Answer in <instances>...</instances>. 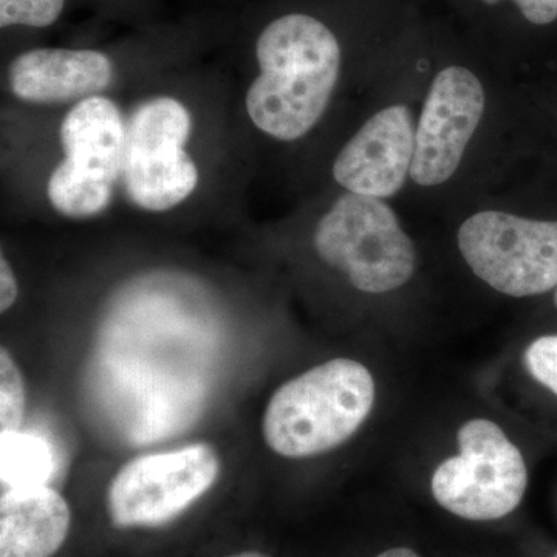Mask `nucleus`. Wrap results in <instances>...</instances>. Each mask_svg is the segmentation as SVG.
<instances>
[{"instance_id":"obj_1","label":"nucleus","mask_w":557,"mask_h":557,"mask_svg":"<svg viewBox=\"0 0 557 557\" xmlns=\"http://www.w3.org/2000/svg\"><path fill=\"white\" fill-rule=\"evenodd\" d=\"M259 75L245 95L256 129L296 141L327 110L341 73V47L324 22L304 13L271 21L256 40Z\"/></svg>"},{"instance_id":"obj_2","label":"nucleus","mask_w":557,"mask_h":557,"mask_svg":"<svg viewBox=\"0 0 557 557\" xmlns=\"http://www.w3.org/2000/svg\"><path fill=\"white\" fill-rule=\"evenodd\" d=\"M373 403L372 373L355 359H332L271 395L263 413V438L282 457L318 456L354 437Z\"/></svg>"},{"instance_id":"obj_3","label":"nucleus","mask_w":557,"mask_h":557,"mask_svg":"<svg viewBox=\"0 0 557 557\" xmlns=\"http://www.w3.org/2000/svg\"><path fill=\"white\" fill-rule=\"evenodd\" d=\"M127 120L104 95L73 104L60 126L64 159L47 182V199L67 219L97 218L108 211L123 172Z\"/></svg>"},{"instance_id":"obj_4","label":"nucleus","mask_w":557,"mask_h":557,"mask_svg":"<svg viewBox=\"0 0 557 557\" xmlns=\"http://www.w3.org/2000/svg\"><path fill=\"white\" fill-rule=\"evenodd\" d=\"M193 115L185 102L159 95L139 102L127 119L121 188L132 207L160 214L196 193L200 171L188 146Z\"/></svg>"},{"instance_id":"obj_5","label":"nucleus","mask_w":557,"mask_h":557,"mask_svg":"<svg viewBox=\"0 0 557 557\" xmlns=\"http://www.w3.org/2000/svg\"><path fill=\"white\" fill-rule=\"evenodd\" d=\"M319 258L343 271L359 292H392L416 270V249L395 212L381 199L343 194L319 219L313 236Z\"/></svg>"},{"instance_id":"obj_6","label":"nucleus","mask_w":557,"mask_h":557,"mask_svg":"<svg viewBox=\"0 0 557 557\" xmlns=\"http://www.w3.org/2000/svg\"><path fill=\"white\" fill-rule=\"evenodd\" d=\"M460 456L443 461L432 475V494L458 518L496 520L515 511L525 496L522 453L494 421H468L457 434Z\"/></svg>"},{"instance_id":"obj_7","label":"nucleus","mask_w":557,"mask_h":557,"mask_svg":"<svg viewBox=\"0 0 557 557\" xmlns=\"http://www.w3.org/2000/svg\"><path fill=\"white\" fill-rule=\"evenodd\" d=\"M219 475L220 457L208 443L134 458L110 480V522L123 530L166 525L203 497Z\"/></svg>"},{"instance_id":"obj_8","label":"nucleus","mask_w":557,"mask_h":557,"mask_svg":"<svg viewBox=\"0 0 557 557\" xmlns=\"http://www.w3.org/2000/svg\"><path fill=\"white\" fill-rule=\"evenodd\" d=\"M458 248L475 276L512 298L557 287V222L482 211L458 230Z\"/></svg>"},{"instance_id":"obj_9","label":"nucleus","mask_w":557,"mask_h":557,"mask_svg":"<svg viewBox=\"0 0 557 557\" xmlns=\"http://www.w3.org/2000/svg\"><path fill=\"white\" fill-rule=\"evenodd\" d=\"M485 90L471 70L448 67L435 76L416 131L410 177L420 186L448 182L485 112Z\"/></svg>"},{"instance_id":"obj_10","label":"nucleus","mask_w":557,"mask_h":557,"mask_svg":"<svg viewBox=\"0 0 557 557\" xmlns=\"http://www.w3.org/2000/svg\"><path fill=\"white\" fill-rule=\"evenodd\" d=\"M416 127L406 106L375 113L341 149L333 178L347 193L386 199L405 185L412 168Z\"/></svg>"},{"instance_id":"obj_11","label":"nucleus","mask_w":557,"mask_h":557,"mask_svg":"<svg viewBox=\"0 0 557 557\" xmlns=\"http://www.w3.org/2000/svg\"><path fill=\"white\" fill-rule=\"evenodd\" d=\"M115 65L104 51L42 47L17 54L7 70L11 94L28 104H64L101 95Z\"/></svg>"},{"instance_id":"obj_12","label":"nucleus","mask_w":557,"mask_h":557,"mask_svg":"<svg viewBox=\"0 0 557 557\" xmlns=\"http://www.w3.org/2000/svg\"><path fill=\"white\" fill-rule=\"evenodd\" d=\"M70 525L67 500L53 487L5 490L0 497V557H53Z\"/></svg>"},{"instance_id":"obj_13","label":"nucleus","mask_w":557,"mask_h":557,"mask_svg":"<svg viewBox=\"0 0 557 557\" xmlns=\"http://www.w3.org/2000/svg\"><path fill=\"white\" fill-rule=\"evenodd\" d=\"M50 472L51 458L42 440L21 434V432L3 435V487L13 490V487L46 485Z\"/></svg>"},{"instance_id":"obj_14","label":"nucleus","mask_w":557,"mask_h":557,"mask_svg":"<svg viewBox=\"0 0 557 557\" xmlns=\"http://www.w3.org/2000/svg\"><path fill=\"white\" fill-rule=\"evenodd\" d=\"M25 383L5 347L0 350V437L20 432L25 416Z\"/></svg>"},{"instance_id":"obj_15","label":"nucleus","mask_w":557,"mask_h":557,"mask_svg":"<svg viewBox=\"0 0 557 557\" xmlns=\"http://www.w3.org/2000/svg\"><path fill=\"white\" fill-rule=\"evenodd\" d=\"M64 9L65 0H0V27H51Z\"/></svg>"},{"instance_id":"obj_16","label":"nucleus","mask_w":557,"mask_h":557,"mask_svg":"<svg viewBox=\"0 0 557 557\" xmlns=\"http://www.w3.org/2000/svg\"><path fill=\"white\" fill-rule=\"evenodd\" d=\"M525 366L530 375L557 397V335L533 341L525 350Z\"/></svg>"},{"instance_id":"obj_17","label":"nucleus","mask_w":557,"mask_h":557,"mask_svg":"<svg viewBox=\"0 0 557 557\" xmlns=\"http://www.w3.org/2000/svg\"><path fill=\"white\" fill-rule=\"evenodd\" d=\"M520 13L534 25H547L557 20V0H512Z\"/></svg>"},{"instance_id":"obj_18","label":"nucleus","mask_w":557,"mask_h":557,"mask_svg":"<svg viewBox=\"0 0 557 557\" xmlns=\"http://www.w3.org/2000/svg\"><path fill=\"white\" fill-rule=\"evenodd\" d=\"M17 296H20V285H17L16 274H14L10 260L2 252V258H0V311L7 313L16 304Z\"/></svg>"},{"instance_id":"obj_19","label":"nucleus","mask_w":557,"mask_h":557,"mask_svg":"<svg viewBox=\"0 0 557 557\" xmlns=\"http://www.w3.org/2000/svg\"><path fill=\"white\" fill-rule=\"evenodd\" d=\"M376 557H420L416 552L409 548H392L387 549V552L381 553L380 556Z\"/></svg>"},{"instance_id":"obj_20","label":"nucleus","mask_w":557,"mask_h":557,"mask_svg":"<svg viewBox=\"0 0 557 557\" xmlns=\"http://www.w3.org/2000/svg\"><path fill=\"white\" fill-rule=\"evenodd\" d=\"M226 557H270V556L263 555V553H259V552H242V553H236V555H231V556H226Z\"/></svg>"},{"instance_id":"obj_21","label":"nucleus","mask_w":557,"mask_h":557,"mask_svg":"<svg viewBox=\"0 0 557 557\" xmlns=\"http://www.w3.org/2000/svg\"><path fill=\"white\" fill-rule=\"evenodd\" d=\"M483 2L490 3V5H493V3L500 2V0H483Z\"/></svg>"},{"instance_id":"obj_22","label":"nucleus","mask_w":557,"mask_h":557,"mask_svg":"<svg viewBox=\"0 0 557 557\" xmlns=\"http://www.w3.org/2000/svg\"><path fill=\"white\" fill-rule=\"evenodd\" d=\"M555 304H556V307H557V287H556V293H555Z\"/></svg>"},{"instance_id":"obj_23","label":"nucleus","mask_w":557,"mask_h":557,"mask_svg":"<svg viewBox=\"0 0 557 557\" xmlns=\"http://www.w3.org/2000/svg\"><path fill=\"white\" fill-rule=\"evenodd\" d=\"M555 557H557V555Z\"/></svg>"}]
</instances>
